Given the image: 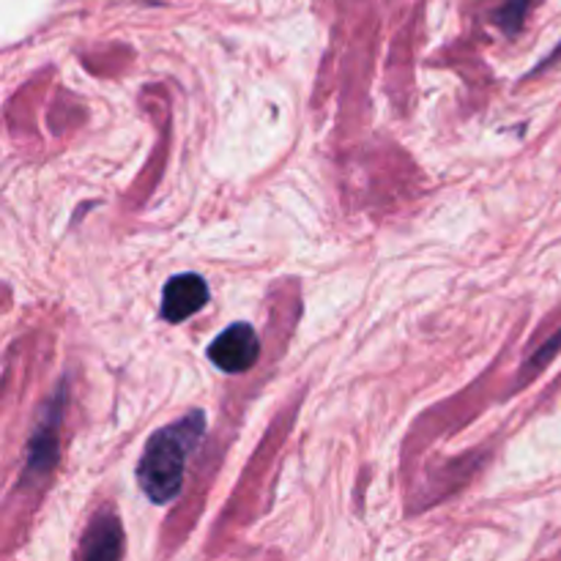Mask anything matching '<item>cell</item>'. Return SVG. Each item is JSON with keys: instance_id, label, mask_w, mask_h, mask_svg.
Returning a JSON list of instances; mask_svg holds the SVG:
<instances>
[{"instance_id": "cell-1", "label": "cell", "mask_w": 561, "mask_h": 561, "mask_svg": "<svg viewBox=\"0 0 561 561\" xmlns=\"http://www.w3.org/2000/svg\"><path fill=\"white\" fill-rule=\"evenodd\" d=\"M203 433H206V416L203 411H190L184 420L162 427L148 438L137 463V482L153 504H168L179 496L186 460L197 449Z\"/></svg>"}, {"instance_id": "cell-2", "label": "cell", "mask_w": 561, "mask_h": 561, "mask_svg": "<svg viewBox=\"0 0 561 561\" xmlns=\"http://www.w3.org/2000/svg\"><path fill=\"white\" fill-rule=\"evenodd\" d=\"M261 356V340L250 323H233L208 345V359L222 373H244Z\"/></svg>"}, {"instance_id": "cell-3", "label": "cell", "mask_w": 561, "mask_h": 561, "mask_svg": "<svg viewBox=\"0 0 561 561\" xmlns=\"http://www.w3.org/2000/svg\"><path fill=\"white\" fill-rule=\"evenodd\" d=\"M208 305V285L201 274L186 272L170 277L162 294V316L164 321L181 323L201 312Z\"/></svg>"}, {"instance_id": "cell-4", "label": "cell", "mask_w": 561, "mask_h": 561, "mask_svg": "<svg viewBox=\"0 0 561 561\" xmlns=\"http://www.w3.org/2000/svg\"><path fill=\"white\" fill-rule=\"evenodd\" d=\"M124 548V535H121V524L115 515H99L85 531V542H82V557L88 559H115L121 557Z\"/></svg>"}, {"instance_id": "cell-5", "label": "cell", "mask_w": 561, "mask_h": 561, "mask_svg": "<svg viewBox=\"0 0 561 561\" xmlns=\"http://www.w3.org/2000/svg\"><path fill=\"white\" fill-rule=\"evenodd\" d=\"M526 9H529V0H510V3L502 9V16H499V20H502V25L507 27V31H518Z\"/></svg>"}]
</instances>
